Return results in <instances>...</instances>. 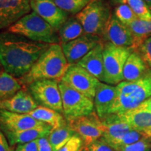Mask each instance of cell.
Listing matches in <instances>:
<instances>
[{"label":"cell","mask_w":151,"mask_h":151,"mask_svg":"<svg viewBox=\"0 0 151 151\" xmlns=\"http://www.w3.org/2000/svg\"><path fill=\"white\" fill-rule=\"evenodd\" d=\"M50 45L7 31L0 32V64L6 72L22 78Z\"/></svg>","instance_id":"cell-1"},{"label":"cell","mask_w":151,"mask_h":151,"mask_svg":"<svg viewBox=\"0 0 151 151\" xmlns=\"http://www.w3.org/2000/svg\"><path fill=\"white\" fill-rule=\"evenodd\" d=\"M38 151H52L48 137H42L38 139Z\"/></svg>","instance_id":"cell-37"},{"label":"cell","mask_w":151,"mask_h":151,"mask_svg":"<svg viewBox=\"0 0 151 151\" xmlns=\"http://www.w3.org/2000/svg\"><path fill=\"white\" fill-rule=\"evenodd\" d=\"M61 81L92 101L95 96L97 87L100 82L86 69L76 65L68 67Z\"/></svg>","instance_id":"cell-10"},{"label":"cell","mask_w":151,"mask_h":151,"mask_svg":"<svg viewBox=\"0 0 151 151\" xmlns=\"http://www.w3.org/2000/svg\"><path fill=\"white\" fill-rule=\"evenodd\" d=\"M113 14L120 22L127 26H129L134 20L138 18L127 4L117 6Z\"/></svg>","instance_id":"cell-30"},{"label":"cell","mask_w":151,"mask_h":151,"mask_svg":"<svg viewBox=\"0 0 151 151\" xmlns=\"http://www.w3.org/2000/svg\"><path fill=\"white\" fill-rule=\"evenodd\" d=\"M0 151H15V148L11 146L6 137L1 130H0Z\"/></svg>","instance_id":"cell-38"},{"label":"cell","mask_w":151,"mask_h":151,"mask_svg":"<svg viewBox=\"0 0 151 151\" xmlns=\"http://www.w3.org/2000/svg\"><path fill=\"white\" fill-rule=\"evenodd\" d=\"M151 70L137 51L130 54L123 69L124 81H134L145 76Z\"/></svg>","instance_id":"cell-21"},{"label":"cell","mask_w":151,"mask_h":151,"mask_svg":"<svg viewBox=\"0 0 151 151\" xmlns=\"http://www.w3.org/2000/svg\"><path fill=\"white\" fill-rule=\"evenodd\" d=\"M133 36V45L132 49L136 51L146 39L151 37V20L136 19L127 26Z\"/></svg>","instance_id":"cell-24"},{"label":"cell","mask_w":151,"mask_h":151,"mask_svg":"<svg viewBox=\"0 0 151 151\" xmlns=\"http://www.w3.org/2000/svg\"><path fill=\"white\" fill-rule=\"evenodd\" d=\"M84 34L83 27L76 16L69 17L58 31L61 44L74 40Z\"/></svg>","instance_id":"cell-25"},{"label":"cell","mask_w":151,"mask_h":151,"mask_svg":"<svg viewBox=\"0 0 151 151\" xmlns=\"http://www.w3.org/2000/svg\"><path fill=\"white\" fill-rule=\"evenodd\" d=\"M118 115L132 129L141 132L147 138H151V112L142 104Z\"/></svg>","instance_id":"cell-17"},{"label":"cell","mask_w":151,"mask_h":151,"mask_svg":"<svg viewBox=\"0 0 151 151\" xmlns=\"http://www.w3.org/2000/svg\"><path fill=\"white\" fill-rule=\"evenodd\" d=\"M83 148L82 139L76 134L59 151H81Z\"/></svg>","instance_id":"cell-34"},{"label":"cell","mask_w":151,"mask_h":151,"mask_svg":"<svg viewBox=\"0 0 151 151\" xmlns=\"http://www.w3.org/2000/svg\"><path fill=\"white\" fill-rule=\"evenodd\" d=\"M81 151H87V148H86V147H84V148L82 149V150H81Z\"/></svg>","instance_id":"cell-42"},{"label":"cell","mask_w":151,"mask_h":151,"mask_svg":"<svg viewBox=\"0 0 151 151\" xmlns=\"http://www.w3.org/2000/svg\"><path fill=\"white\" fill-rule=\"evenodd\" d=\"M150 151H151V139H150Z\"/></svg>","instance_id":"cell-43"},{"label":"cell","mask_w":151,"mask_h":151,"mask_svg":"<svg viewBox=\"0 0 151 151\" xmlns=\"http://www.w3.org/2000/svg\"><path fill=\"white\" fill-rule=\"evenodd\" d=\"M145 1V3L148 5V6L150 9L151 10V0H143Z\"/></svg>","instance_id":"cell-41"},{"label":"cell","mask_w":151,"mask_h":151,"mask_svg":"<svg viewBox=\"0 0 151 151\" xmlns=\"http://www.w3.org/2000/svg\"><path fill=\"white\" fill-rule=\"evenodd\" d=\"M136 51L151 69V37L146 39Z\"/></svg>","instance_id":"cell-32"},{"label":"cell","mask_w":151,"mask_h":151,"mask_svg":"<svg viewBox=\"0 0 151 151\" xmlns=\"http://www.w3.org/2000/svg\"><path fill=\"white\" fill-rule=\"evenodd\" d=\"M63 115L66 120L88 116L94 111V101L60 81Z\"/></svg>","instance_id":"cell-8"},{"label":"cell","mask_w":151,"mask_h":151,"mask_svg":"<svg viewBox=\"0 0 151 151\" xmlns=\"http://www.w3.org/2000/svg\"><path fill=\"white\" fill-rule=\"evenodd\" d=\"M87 151H116L109 143L101 139H98L95 142L92 143L87 148Z\"/></svg>","instance_id":"cell-35"},{"label":"cell","mask_w":151,"mask_h":151,"mask_svg":"<svg viewBox=\"0 0 151 151\" xmlns=\"http://www.w3.org/2000/svg\"><path fill=\"white\" fill-rule=\"evenodd\" d=\"M116 98V86L99 82L94 98L95 112L100 118L110 113Z\"/></svg>","instance_id":"cell-19"},{"label":"cell","mask_w":151,"mask_h":151,"mask_svg":"<svg viewBox=\"0 0 151 151\" xmlns=\"http://www.w3.org/2000/svg\"><path fill=\"white\" fill-rule=\"evenodd\" d=\"M39 106L29 92L21 89L14 96L0 101V110L27 114Z\"/></svg>","instance_id":"cell-18"},{"label":"cell","mask_w":151,"mask_h":151,"mask_svg":"<svg viewBox=\"0 0 151 151\" xmlns=\"http://www.w3.org/2000/svg\"><path fill=\"white\" fill-rule=\"evenodd\" d=\"M132 52L131 48L116 46L108 42L104 43V83L114 86L124 81V67Z\"/></svg>","instance_id":"cell-6"},{"label":"cell","mask_w":151,"mask_h":151,"mask_svg":"<svg viewBox=\"0 0 151 151\" xmlns=\"http://www.w3.org/2000/svg\"><path fill=\"white\" fill-rule=\"evenodd\" d=\"M52 129L50 126L47 125L45 127L32 128L18 132L9 133L5 134V137H6L11 146L14 147L18 144L37 140L40 138L49 137Z\"/></svg>","instance_id":"cell-22"},{"label":"cell","mask_w":151,"mask_h":151,"mask_svg":"<svg viewBox=\"0 0 151 151\" xmlns=\"http://www.w3.org/2000/svg\"><path fill=\"white\" fill-rule=\"evenodd\" d=\"M104 41L99 43L86 55L76 65L86 69L90 74L104 83Z\"/></svg>","instance_id":"cell-20"},{"label":"cell","mask_w":151,"mask_h":151,"mask_svg":"<svg viewBox=\"0 0 151 151\" xmlns=\"http://www.w3.org/2000/svg\"><path fill=\"white\" fill-rule=\"evenodd\" d=\"M143 139H149V138H147L146 136L141 132L136 131L134 129H132L131 131L128 132L127 134L124 136L121 140L115 145L113 148L116 151H118L120 148H123L124 146H129L132 143H134Z\"/></svg>","instance_id":"cell-31"},{"label":"cell","mask_w":151,"mask_h":151,"mask_svg":"<svg viewBox=\"0 0 151 151\" xmlns=\"http://www.w3.org/2000/svg\"><path fill=\"white\" fill-rule=\"evenodd\" d=\"M59 83V81L52 79L35 81L28 85L27 91L39 106L63 114Z\"/></svg>","instance_id":"cell-7"},{"label":"cell","mask_w":151,"mask_h":151,"mask_svg":"<svg viewBox=\"0 0 151 151\" xmlns=\"http://www.w3.org/2000/svg\"><path fill=\"white\" fill-rule=\"evenodd\" d=\"M31 0H0V30L8 29L31 12Z\"/></svg>","instance_id":"cell-14"},{"label":"cell","mask_w":151,"mask_h":151,"mask_svg":"<svg viewBox=\"0 0 151 151\" xmlns=\"http://www.w3.org/2000/svg\"><path fill=\"white\" fill-rule=\"evenodd\" d=\"M27 114L37 120L50 125L52 129H58L67 124V120L63 114L41 106H39L37 109Z\"/></svg>","instance_id":"cell-23"},{"label":"cell","mask_w":151,"mask_h":151,"mask_svg":"<svg viewBox=\"0 0 151 151\" xmlns=\"http://www.w3.org/2000/svg\"><path fill=\"white\" fill-rule=\"evenodd\" d=\"M100 119L104 127V134L101 139L113 148L124 135L133 129L116 113L108 114Z\"/></svg>","instance_id":"cell-16"},{"label":"cell","mask_w":151,"mask_h":151,"mask_svg":"<svg viewBox=\"0 0 151 151\" xmlns=\"http://www.w3.org/2000/svg\"><path fill=\"white\" fill-rule=\"evenodd\" d=\"M111 3L113 5H120V4H127V0H109Z\"/></svg>","instance_id":"cell-40"},{"label":"cell","mask_w":151,"mask_h":151,"mask_svg":"<svg viewBox=\"0 0 151 151\" xmlns=\"http://www.w3.org/2000/svg\"><path fill=\"white\" fill-rule=\"evenodd\" d=\"M69 66L61 45L50 44L29 72L19 81L24 86L43 79H52L60 82Z\"/></svg>","instance_id":"cell-2"},{"label":"cell","mask_w":151,"mask_h":151,"mask_svg":"<svg viewBox=\"0 0 151 151\" xmlns=\"http://www.w3.org/2000/svg\"><path fill=\"white\" fill-rule=\"evenodd\" d=\"M151 97V70L134 81L116 86V98L110 113L120 114L137 108Z\"/></svg>","instance_id":"cell-3"},{"label":"cell","mask_w":151,"mask_h":151,"mask_svg":"<svg viewBox=\"0 0 151 151\" xmlns=\"http://www.w3.org/2000/svg\"><path fill=\"white\" fill-rule=\"evenodd\" d=\"M6 31L22 35L36 42L48 44L60 42L55 30L35 11H31L22 17Z\"/></svg>","instance_id":"cell-4"},{"label":"cell","mask_w":151,"mask_h":151,"mask_svg":"<svg viewBox=\"0 0 151 151\" xmlns=\"http://www.w3.org/2000/svg\"><path fill=\"white\" fill-rule=\"evenodd\" d=\"M75 134V132L68 126L67 123L63 127L52 129L48 139L52 151H59Z\"/></svg>","instance_id":"cell-27"},{"label":"cell","mask_w":151,"mask_h":151,"mask_svg":"<svg viewBox=\"0 0 151 151\" xmlns=\"http://www.w3.org/2000/svg\"><path fill=\"white\" fill-rule=\"evenodd\" d=\"M127 4L138 18L151 20V10L143 0H127Z\"/></svg>","instance_id":"cell-29"},{"label":"cell","mask_w":151,"mask_h":151,"mask_svg":"<svg viewBox=\"0 0 151 151\" xmlns=\"http://www.w3.org/2000/svg\"><path fill=\"white\" fill-rule=\"evenodd\" d=\"M150 139H143L120 148L118 151H150Z\"/></svg>","instance_id":"cell-33"},{"label":"cell","mask_w":151,"mask_h":151,"mask_svg":"<svg viewBox=\"0 0 151 151\" xmlns=\"http://www.w3.org/2000/svg\"><path fill=\"white\" fill-rule=\"evenodd\" d=\"M101 41H103L99 36L84 34L74 40L60 45L68 64L72 65L80 61Z\"/></svg>","instance_id":"cell-11"},{"label":"cell","mask_w":151,"mask_h":151,"mask_svg":"<svg viewBox=\"0 0 151 151\" xmlns=\"http://www.w3.org/2000/svg\"><path fill=\"white\" fill-rule=\"evenodd\" d=\"M22 89L20 81L6 71L0 73V101L8 99Z\"/></svg>","instance_id":"cell-26"},{"label":"cell","mask_w":151,"mask_h":151,"mask_svg":"<svg viewBox=\"0 0 151 151\" xmlns=\"http://www.w3.org/2000/svg\"><path fill=\"white\" fill-rule=\"evenodd\" d=\"M141 104H142L146 109H148L150 112H151V97H149L148 99H146V101Z\"/></svg>","instance_id":"cell-39"},{"label":"cell","mask_w":151,"mask_h":151,"mask_svg":"<svg viewBox=\"0 0 151 151\" xmlns=\"http://www.w3.org/2000/svg\"><path fill=\"white\" fill-rule=\"evenodd\" d=\"M60 9L71 14H78L93 0H54Z\"/></svg>","instance_id":"cell-28"},{"label":"cell","mask_w":151,"mask_h":151,"mask_svg":"<svg viewBox=\"0 0 151 151\" xmlns=\"http://www.w3.org/2000/svg\"><path fill=\"white\" fill-rule=\"evenodd\" d=\"M66 120L68 126L81 137L86 148L102 138V122L94 111L88 116Z\"/></svg>","instance_id":"cell-9"},{"label":"cell","mask_w":151,"mask_h":151,"mask_svg":"<svg viewBox=\"0 0 151 151\" xmlns=\"http://www.w3.org/2000/svg\"><path fill=\"white\" fill-rule=\"evenodd\" d=\"M47 125L48 124L37 120L28 114L0 110V130L4 135Z\"/></svg>","instance_id":"cell-12"},{"label":"cell","mask_w":151,"mask_h":151,"mask_svg":"<svg viewBox=\"0 0 151 151\" xmlns=\"http://www.w3.org/2000/svg\"><path fill=\"white\" fill-rule=\"evenodd\" d=\"M32 11L46 20L56 32L69 18V14L60 9L54 0H31Z\"/></svg>","instance_id":"cell-13"},{"label":"cell","mask_w":151,"mask_h":151,"mask_svg":"<svg viewBox=\"0 0 151 151\" xmlns=\"http://www.w3.org/2000/svg\"><path fill=\"white\" fill-rule=\"evenodd\" d=\"M15 151H38V139L16 146Z\"/></svg>","instance_id":"cell-36"},{"label":"cell","mask_w":151,"mask_h":151,"mask_svg":"<svg viewBox=\"0 0 151 151\" xmlns=\"http://www.w3.org/2000/svg\"><path fill=\"white\" fill-rule=\"evenodd\" d=\"M101 37L106 42L116 46L132 48L133 45V36L129 28L120 22L113 14L111 15Z\"/></svg>","instance_id":"cell-15"},{"label":"cell","mask_w":151,"mask_h":151,"mask_svg":"<svg viewBox=\"0 0 151 151\" xmlns=\"http://www.w3.org/2000/svg\"><path fill=\"white\" fill-rule=\"evenodd\" d=\"M111 15L107 0H93L76 18L82 24L85 34L101 37Z\"/></svg>","instance_id":"cell-5"}]
</instances>
